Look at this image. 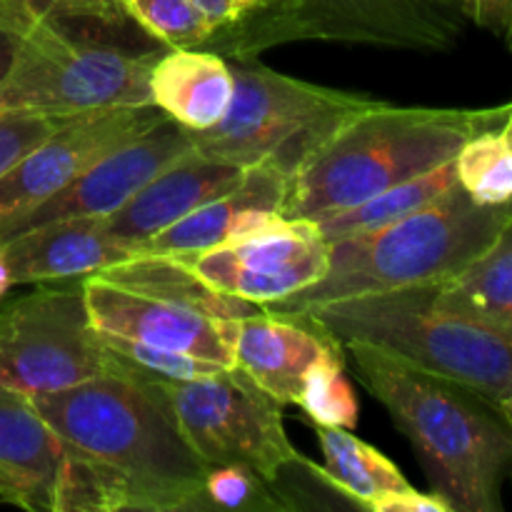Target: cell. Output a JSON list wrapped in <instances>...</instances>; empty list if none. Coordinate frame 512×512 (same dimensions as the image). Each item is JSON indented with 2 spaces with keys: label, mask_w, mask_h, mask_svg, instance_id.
<instances>
[{
  "label": "cell",
  "mask_w": 512,
  "mask_h": 512,
  "mask_svg": "<svg viewBox=\"0 0 512 512\" xmlns=\"http://www.w3.org/2000/svg\"><path fill=\"white\" fill-rule=\"evenodd\" d=\"M65 445L115 470L140 512H198L208 465L180 430L155 378L118 365L58 393L30 398Z\"/></svg>",
  "instance_id": "6da1fadb"
},
{
  "label": "cell",
  "mask_w": 512,
  "mask_h": 512,
  "mask_svg": "<svg viewBox=\"0 0 512 512\" xmlns=\"http://www.w3.org/2000/svg\"><path fill=\"white\" fill-rule=\"evenodd\" d=\"M355 378L388 410L453 512H500L512 428L498 405L365 345H340Z\"/></svg>",
  "instance_id": "7a4b0ae2"
},
{
  "label": "cell",
  "mask_w": 512,
  "mask_h": 512,
  "mask_svg": "<svg viewBox=\"0 0 512 512\" xmlns=\"http://www.w3.org/2000/svg\"><path fill=\"white\" fill-rule=\"evenodd\" d=\"M498 108H400L378 100L340 125L288 180L283 218L318 220L440 168L465 140L503 128Z\"/></svg>",
  "instance_id": "3957f363"
},
{
  "label": "cell",
  "mask_w": 512,
  "mask_h": 512,
  "mask_svg": "<svg viewBox=\"0 0 512 512\" xmlns=\"http://www.w3.org/2000/svg\"><path fill=\"white\" fill-rule=\"evenodd\" d=\"M435 285L328 300L293 318L308 320L333 343L373 348L500 408L512 390V338L440 308Z\"/></svg>",
  "instance_id": "277c9868"
},
{
  "label": "cell",
  "mask_w": 512,
  "mask_h": 512,
  "mask_svg": "<svg viewBox=\"0 0 512 512\" xmlns=\"http://www.w3.org/2000/svg\"><path fill=\"white\" fill-rule=\"evenodd\" d=\"M503 225V208L475 203L455 185L395 223L328 243V273L303 293L263 305V310L293 318L328 300L445 283L473 263Z\"/></svg>",
  "instance_id": "5b68a950"
},
{
  "label": "cell",
  "mask_w": 512,
  "mask_h": 512,
  "mask_svg": "<svg viewBox=\"0 0 512 512\" xmlns=\"http://www.w3.org/2000/svg\"><path fill=\"white\" fill-rule=\"evenodd\" d=\"M225 60L235 78L233 103L218 125L193 133V148L240 168L273 163L290 178L340 125L378 103L278 73L258 55Z\"/></svg>",
  "instance_id": "8992f818"
},
{
  "label": "cell",
  "mask_w": 512,
  "mask_h": 512,
  "mask_svg": "<svg viewBox=\"0 0 512 512\" xmlns=\"http://www.w3.org/2000/svg\"><path fill=\"white\" fill-rule=\"evenodd\" d=\"M165 50V45L135 48L38 23L28 28L0 85V110L70 118L150 105V70Z\"/></svg>",
  "instance_id": "52a82bcc"
},
{
  "label": "cell",
  "mask_w": 512,
  "mask_h": 512,
  "mask_svg": "<svg viewBox=\"0 0 512 512\" xmlns=\"http://www.w3.org/2000/svg\"><path fill=\"white\" fill-rule=\"evenodd\" d=\"M118 358L90 323L83 283L43 288L0 310V385L25 398L108 373Z\"/></svg>",
  "instance_id": "ba28073f"
},
{
  "label": "cell",
  "mask_w": 512,
  "mask_h": 512,
  "mask_svg": "<svg viewBox=\"0 0 512 512\" xmlns=\"http://www.w3.org/2000/svg\"><path fill=\"white\" fill-rule=\"evenodd\" d=\"M155 383L208 468L248 465L275 485L285 468L303 458L285 435L283 405L238 368L198 380L155 378Z\"/></svg>",
  "instance_id": "9c48e42d"
},
{
  "label": "cell",
  "mask_w": 512,
  "mask_h": 512,
  "mask_svg": "<svg viewBox=\"0 0 512 512\" xmlns=\"http://www.w3.org/2000/svg\"><path fill=\"white\" fill-rule=\"evenodd\" d=\"M178 258L220 293L263 308L318 283L328 273L330 245L313 220L278 215L245 238Z\"/></svg>",
  "instance_id": "30bf717a"
},
{
  "label": "cell",
  "mask_w": 512,
  "mask_h": 512,
  "mask_svg": "<svg viewBox=\"0 0 512 512\" xmlns=\"http://www.w3.org/2000/svg\"><path fill=\"white\" fill-rule=\"evenodd\" d=\"M193 150V133L163 118L138 138L110 150L65 188L20 213L0 215V243L38 225L73 218H105L123 208L165 165Z\"/></svg>",
  "instance_id": "8fae6325"
},
{
  "label": "cell",
  "mask_w": 512,
  "mask_h": 512,
  "mask_svg": "<svg viewBox=\"0 0 512 512\" xmlns=\"http://www.w3.org/2000/svg\"><path fill=\"white\" fill-rule=\"evenodd\" d=\"M163 118L155 105L70 115L8 173L0 175V215L20 213L43 203L95 160L143 135Z\"/></svg>",
  "instance_id": "7c38bea8"
},
{
  "label": "cell",
  "mask_w": 512,
  "mask_h": 512,
  "mask_svg": "<svg viewBox=\"0 0 512 512\" xmlns=\"http://www.w3.org/2000/svg\"><path fill=\"white\" fill-rule=\"evenodd\" d=\"M83 295L90 323L98 333L178 350L233 368V353L225 328L228 318H213L188 305L133 293L100 275L83 278Z\"/></svg>",
  "instance_id": "4fadbf2b"
},
{
  "label": "cell",
  "mask_w": 512,
  "mask_h": 512,
  "mask_svg": "<svg viewBox=\"0 0 512 512\" xmlns=\"http://www.w3.org/2000/svg\"><path fill=\"white\" fill-rule=\"evenodd\" d=\"M245 173L248 168L208 158L195 148L188 150L178 160L165 165L158 175H153L123 208L105 215V233L138 255V248L145 240L163 233L200 205L238 188Z\"/></svg>",
  "instance_id": "5bb4252c"
},
{
  "label": "cell",
  "mask_w": 512,
  "mask_h": 512,
  "mask_svg": "<svg viewBox=\"0 0 512 512\" xmlns=\"http://www.w3.org/2000/svg\"><path fill=\"white\" fill-rule=\"evenodd\" d=\"M225 328L233 368L253 380L278 405H298L310 365L340 348L308 320L268 310L228 318Z\"/></svg>",
  "instance_id": "9a60e30c"
},
{
  "label": "cell",
  "mask_w": 512,
  "mask_h": 512,
  "mask_svg": "<svg viewBox=\"0 0 512 512\" xmlns=\"http://www.w3.org/2000/svg\"><path fill=\"white\" fill-rule=\"evenodd\" d=\"M288 180V175L273 163L253 165L238 188L200 205L163 233L145 240L138 253L195 255L245 238L278 218L288 193Z\"/></svg>",
  "instance_id": "2e32d148"
},
{
  "label": "cell",
  "mask_w": 512,
  "mask_h": 512,
  "mask_svg": "<svg viewBox=\"0 0 512 512\" xmlns=\"http://www.w3.org/2000/svg\"><path fill=\"white\" fill-rule=\"evenodd\" d=\"M133 255V250L105 233L103 218L38 225L0 243V260L13 285L88 278Z\"/></svg>",
  "instance_id": "e0dca14e"
},
{
  "label": "cell",
  "mask_w": 512,
  "mask_h": 512,
  "mask_svg": "<svg viewBox=\"0 0 512 512\" xmlns=\"http://www.w3.org/2000/svg\"><path fill=\"white\" fill-rule=\"evenodd\" d=\"M150 105L190 133H200L228 113L235 93L230 63L205 48H168L150 70Z\"/></svg>",
  "instance_id": "ac0fdd59"
},
{
  "label": "cell",
  "mask_w": 512,
  "mask_h": 512,
  "mask_svg": "<svg viewBox=\"0 0 512 512\" xmlns=\"http://www.w3.org/2000/svg\"><path fill=\"white\" fill-rule=\"evenodd\" d=\"M68 445L30 398L0 385V475L18 488L20 508L50 510Z\"/></svg>",
  "instance_id": "d6986e66"
},
{
  "label": "cell",
  "mask_w": 512,
  "mask_h": 512,
  "mask_svg": "<svg viewBox=\"0 0 512 512\" xmlns=\"http://www.w3.org/2000/svg\"><path fill=\"white\" fill-rule=\"evenodd\" d=\"M435 303L512 338V223L458 275L435 285Z\"/></svg>",
  "instance_id": "ffe728a7"
},
{
  "label": "cell",
  "mask_w": 512,
  "mask_h": 512,
  "mask_svg": "<svg viewBox=\"0 0 512 512\" xmlns=\"http://www.w3.org/2000/svg\"><path fill=\"white\" fill-rule=\"evenodd\" d=\"M98 275L133 293L188 305L213 318H245L263 310L260 305L215 290L178 255L138 253Z\"/></svg>",
  "instance_id": "44dd1931"
},
{
  "label": "cell",
  "mask_w": 512,
  "mask_h": 512,
  "mask_svg": "<svg viewBox=\"0 0 512 512\" xmlns=\"http://www.w3.org/2000/svg\"><path fill=\"white\" fill-rule=\"evenodd\" d=\"M315 433L325 458V475L353 503L355 510L373 512L380 500L410 485L393 460L385 458L378 448L360 440L348 428L315 425Z\"/></svg>",
  "instance_id": "7402d4cb"
},
{
  "label": "cell",
  "mask_w": 512,
  "mask_h": 512,
  "mask_svg": "<svg viewBox=\"0 0 512 512\" xmlns=\"http://www.w3.org/2000/svg\"><path fill=\"white\" fill-rule=\"evenodd\" d=\"M455 185H458V175H455L453 158L440 165V168L393 185V188L383 190V193L373 195V198L363 200L353 208L325 215V218L313 220V223L318 225L325 243H335L340 238H350V235L368 233V230H378L383 225L395 223V220L405 218V215L438 200L440 195H445Z\"/></svg>",
  "instance_id": "603a6c76"
},
{
  "label": "cell",
  "mask_w": 512,
  "mask_h": 512,
  "mask_svg": "<svg viewBox=\"0 0 512 512\" xmlns=\"http://www.w3.org/2000/svg\"><path fill=\"white\" fill-rule=\"evenodd\" d=\"M0 13L23 30L48 23L70 33H85L128 45L133 43L118 30L138 25L130 18L125 0H0Z\"/></svg>",
  "instance_id": "cb8c5ba5"
},
{
  "label": "cell",
  "mask_w": 512,
  "mask_h": 512,
  "mask_svg": "<svg viewBox=\"0 0 512 512\" xmlns=\"http://www.w3.org/2000/svg\"><path fill=\"white\" fill-rule=\"evenodd\" d=\"M458 185L480 205L500 208L512 198V143L503 128H488L465 140L455 155Z\"/></svg>",
  "instance_id": "d4e9b609"
},
{
  "label": "cell",
  "mask_w": 512,
  "mask_h": 512,
  "mask_svg": "<svg viewBox=\"0 0 512 512\" xmlns=\"http://www.w3.org/2000/svg\"><path fill=\"white\" fill-rule=\"evenodd\" d=\"M298 408L313 420V425L348 428L358 425V398L345 375L343 348L315 360L305 373Z\"/></svg>",
  "instance_id": "484cf974"
},
{
  "label": "cell",
  "mask_w": 512,
  "mask_h": 512,
  "mask_svg": "<svg viewBox=\"0 0 512 512\" xmlns=\"http://www.w3.org/2000/svg\"><path fill=\"white\" fill-rule=\"evenodd\" d=\"M290 512V505L270 480L248 465H213L205 475L198 512Z\"/></svg>",
  "instance_id": "4316f807"
},
{
  "label": "cell",
  "mask_w": 512,
  "mask_h": 512,
  "mask_svg": "<svg viewBox=\"0 0 512 512\" xmlns=\"http://www.w3.org/2000/svg\"><path fill=\"white\" fill-rule=\"evenodd\" d=\"M125 8L165 48H200L215 35V25L195 0H125Z\"/></svg>",
  "instance_id": "83f0119b"
},
{
  "label": "cell",
  "mask_w": 512,
  "mask_h": 512,
  "mask_svg": "<svg viewBox=\"0 0 512 512\" xmlns=\"http://www.w3.org/2000/svg\"><path fill=\"white\" fill-rule=\"evenodd\" d=\"M105 348L123 360L128 368L138 370V373L153 375V378H168V380H198L210 378V375L223 373L225 365L210 363V360L195 358V355L178 353V350H165L158 345H145L138 340L120 338V335L100 333Z\"/></svg>",
  "instance_id": "f1b7e54d"
},
{
  "label": "cell",
  "mask_w": 512,
  "mask_h": 512,
  "mask_svg": "<svg viewBox=\"0 0 512 512\" xmlns=\"http://www.w3.org/2000/svg\"><path fill=\"white\" fill-rule=\"evenodd\" d=\"M63 120L65 118H53V115L23 113V110H0V175L8 173Z\"/></svg>",
  "instance_id": "f546056e"
},
{
  "label": "cell",
  "mask_w": 512,
  "mask_h": 512,
  "mask_svg": "<svg viewBox=\"0 0 512 512\" xmlns=\"http://www.w3.org/2000/svg\"><path fill=\"white\" fill-rule=\"evenodd\" d=\"M305 10H308V0H290V8L285 10L280 18L268 23L265 28L255 30L245 40H240L228 55L223 58H235V55H258L270 45L288 43V40H300V28H303Z\"/></svg>",
  "instance_id": "4dcf8cb0"
},
{
  "label": "cell",
  "mask_w": 512,
  "mask_h": 512,
  "mask_svg": "<svg viewBox=\"0 0 512 512\" xmlns=\"http://www.w3.org/2000/svg\"><path fill=\"white\" fill-rule=\"evenodd\" d=\"M460 8L473 23L508 38L512 30V0H460Z\"/></svg>",
  "instance_id": "1f68e13d"
},
{
  "label": "cell",
  "mask_w": 512,
  "mask_h": 512,
  "mask_svg": "<svg viewBox=\"0 0 512 512\" xmlns=\"http://www.w3.org/2000/svg\"><path fill=\"white\" fill-rule=\"evenodd\" d=\"M373 512H453V508L443 495L433 493V490L420 493L413 485H408L405 490H398V493L380 500Z\"/></svg>",
  "instance_id": "d6a6232c"
},
{
  "label": "cell",
  "mask_w": 512,
  "mask_h": 512,
  "mask_svg": "<svg viewBox=\"0 0 512 512\" xmlns=\"http://www.w3.org/2000/svg\"><path fill=\"white\" fill-rule=\"evenodd\" d=\"M25 33H28V30L18 28V25L10 23V20L0 13V85L5 83L15 58H18V50Z\"/></svg>",
  "instance_id": "836d02e7"
},
{
  "label": "cell",
  "mask_w": 512,
  "mask_h": 512,
  "mask_svg": "<svg viewBox=\"0 0 512 512\" xmlns=\"http://www.w3.org/2000/svg\"><path fill=\"white\" fill-rule=\"evenodd\" d=\"M0 500H5V503H13L20 508V495H18V488H15L13 483H10L5 475H0Z\"/></svg>",
  "instance_id": "e575fe53"
},
{
  "label": "cell",
  "mask_w": 512,
  "mask_h": 512,
  "mask_svg": "<svg viewBox=\"0 0 512 512\" xmlns=\"http://www.w3.org/2000/svg\"><path fill=\"white\" fill-rule=\"evenodd\" d=\"M13 288V280H10V275H8V270H5V265H3V260H0V298H3L5 293H8V290Z\"/></svg>",
  "instance_id": "d590c367"
},
{
  "label": "cell",
  "mask_w": 512,
  "mask_h": 512,
  "mask_svg": "<svg viewBox=\"0 0 512 512\" xmlns=\"http://www.w3.org/2000/svg\"><path fill=\"white\" fill-rule=\"evenodd\" d=\"M500 413L505 415V420H508V423H510V428H512V390H510V395H508V398H505L503 403H500Z\"/></svg>",
  "instance_id": "8d00e7d4"
},
{
  "label": "cell",
  "mask_w": 512,
  "mask_h": 512,
  "mask_svg": "<svg viewBox=\"0 0 512 512\" xmlns=\"http://www.w3.org/2000/svg\"><path fill=\"white\" fill-rule=\"evenodd\" d=\"M503 130H505V135H508V140L512 143V103H510V110H508V118H505V123H503Z\"/></svg>",
  "instance_id": "74e56055"
},
{
  "label": "cell",
  "mask_w": 512,
  "mask_h": 512,
  "mask_svg": "<svg viewBox=\"0 0 512 512\" xmlns=\"http://www.w3.org/2000/svg\"><path fill=\"white\" fill-rule=\"evenodd\" d=\"M500 208H503V215H505V220H508V223H512V198H510L508 203H505V205H500Z\"/></svg>",
  "instance_id": "f35d334b"
},
{
  "label": "cell",
  "mask_w": 512,
  "mask_h": 512,
  "mask_svg": "<svg viewBox=\"0 0 512 512\" xmlns=\"http://www.w3.org/2000/svg\"><path fill=\"white\" fill-rule=\"evenodd\" d=\"M400 3H415V5H420V0H400Z\"/></svg>",
  "instance_id": "ab89813d"
},
{
  "label": "cell",
  "mask_w": 512,
  "mask_h": 512,
  "mask_svg": "<svg viewBox=\"0 0 512 512\" xmlns=\"http://www.w3.org/2000/svg\"><path fill=\"white\" fill-rule=\"evenodd\" d=\"M505 40H508V45L512 48V30H510V35H508V38H505Z\"/></svg>",
  "instance_id": "60d3db41"
}]
</instances>
